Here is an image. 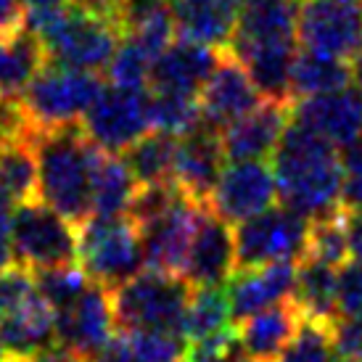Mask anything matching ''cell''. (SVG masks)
Wrapping results in <instances>:
<instances>
[{
	"instance_id": "cell-1",
	"label": "cell",
	"mask_w": 362,
	"mask_h": 362,
	"mask_svg": "<svg viewBox=\"0 0 362 362\" xmlns=\"http://www.w3.org/2000/svg\"><path fill=\"white\" fill-rule=\"evenodd\" d=\"M278 199L307 220H320L344 209L341 151L317 132L288 122L272 153Z\"/></svg>"
},
{
	"instance_id": "cell-36",
	"label": "cell",
	"mask_w": 362,
	"mask_h": 362,
	"mask_svg": "<svg viewBox=\"0 0 362 362\" xmlns=\"http://www.w3.org/2000/svg\"><path fill=\"white\" fill-rule=\"evenodd\" d=\"M151 64L153 59L143 51L138 42H132L130 37H122L119 48H117V53H114V59L109 61L106 69H109L111 85L146 90L148 80H151Z\"/></svg>"
},
{
	"instance_id": "cell-50",
	"label": "cell",
	"mask_w": 362,
	"mask_h": 362,
	"mask_svg": "<svg viewBox=\"0 0 362 362\" xmlns=\"http://www.w3.org/2000/svg\"><path fill=\"white\" fill-rule=\"evenodd\" d=\"M0 362H8L6 360V352H3V344H0Z\"/></svg>"
},
{
	"instance_id": "cell-25",
	"label": "cell",
	"mask_w": 362,
	"mask_h": 362,
	"mask_svg": "<svg viewBox=\"0 0 362 362\" xmlns=\"http://www.w3.org/2000/svg\"><path fill=\"white\" fill-rule=\"evenodd\" d=\"M339 267L328 262L302 257L296 262V286H293V302L302 310L304 317L336 322L339 320Z\"/></svg>"
},
{
	"instance_id": "cell-41",
	"label": "cell",
	"mask_w": 362,
	"mask_h": 362,
	"mask_svg": "<svg viewBox=\"0 0 362 362\" xmlns=\"http://www.w3.org/2000/svg\"><path fill=\"white\" fill-rule=\"evenodd\" d=\"M333 341L341 362H362V317H339L333 325Z\"/></svg>"
},
{
	"instance_id": "cell-47",
	"label": "cell",
	"mask_w": 362,
	"mask_h": 362,
	"mask_svg": "<svg viewBox=\"0 0 362 362\" xmlns=\"http://www.w3.org/2000/svg\"><path fill=\"white\" fill-rule=\"evenodd\" d=\"M352 82H354V90L360 93L362 98V53L357 59H352Z\"/></svg>"
},
{
	"instance_id": "cell-8",
	"label": "cell",
	"mask_w": 362,
	"mask_h": 362,
	"mask_svg": "<svg viewBox=\"0 0 362 362\" xmlns=\"http://www.w3.org/2000/svg\"><path fill=\"white\" fill-rule=\"evenodd\" d=\"M310 222L291 206H270L238 222L235 270L262 267L270 262H299L307 252Z\"/></svg>"
},
{
	"instance_id": "cell-12",
	"label": "cell",
	"mask_w": 362,
	"mask_h": 362,
	"mask_svg": "<svg viewBox=\"0 0 362 362\" xmlns=\"http://www.w3.org/2000/svg\"><path fill=\"white\" fill-rule=\"evenodd\" d=\"M204 209H206V204L193 202L180 191V196L161 214L141 225L138 230H141L146 264L153 270L182 272L185 254L191 249L193 233L202 222Z\"/></svg>"
},
{
	"instance_id": "cell-33",
	"label": "cell",
	"mask_w": 362,
	"mask_h": 362,
	"mask_svg": "<svg viewBox=\"0 0 362 362\" xmlns=\"http://www.w3.org/2000/svg\"><path fill=\"white\" fill-rule=\"evenodd\" d=\"M333 325L336 322L302 317L299 328L291 336V341L286 344L278 362H339Z\"/></svg>"
},
{
	"instance_id": "cell-40",
	"label": "cell",
	"mask_w": 362,
	"mask_h": 362,
	"mask_svg": "<svg viewBox=\"0 0 362 362\" xmlns=\"http://www.w3.org/2000/svg\"><path fill=\"white\" fill-rule=\"evenodd\" d=\"M341 164H344L341 204L344 209H357V206H362V132L349 146L341 148Z\"/></svg>"
},
{
	"instance_id": "cell-38",
	"label": "cell",
	"mask_w": 362,
	"mask_h": 362,
	"mask_svg": "<svg viewBox=\"0 0 362 362\" xmlns=\"http://www.w3.org/2000/svg\"><path fill=\"white\" fill-rule=\"evenodd\" d=\"M37 293V281L35 272L21 267V264H8L0 270V317L30 302Z\"/></svg>"
},
{
	"instance_id": "cell-13",
	"label": "cell",
	"mask_w": 362,
	"mask_h": 362,
	"mask_svg": "<svg viewBox=\"0 0 362 362\" xmlns=\"http://www.w3.org/2000/svg\"><path fill=\"white\" fill-rule=\"evenodd\" d=\"M114 328L117 317H114L111 288L95 281L69 307L56 312V341L82 362H90V357L101 349Z\"/></svg>"
},
{
	"instance_id": "cell-30",
	"label": "cell",
	"mask_w": 362,
	"mask_h": 362,
	"mask_svg": "<svg viewBox=\"0 0 362 362\" xmlns=\"http://www.w3.org/2000/svg\"><path fill=\"white\" fill-rule=\"evenodd\" d=\"M175 148L177 138L159 130H148L143 138L132 143L124 151V161L132 170L138 185H153V182H175Z\"/></svg>"
},
{
	"instance_id": "cell-2",
	"label": "cell",
	"mask_w": 362,
	"mask_h": 362,
	"mask_svg": "<svg viewBox=\"0 0 362 362\" xmlns=\"http://www.w3.org/2000/svg\"><path fill=\"white\" fill-rule=\"evenodd\" d=\"M37 156V196L80 228L93 214V167L98 146L80 122L32 130Z\"/></svg>"
},
{
	"instance_id": "cell-15",
	"label": "cell",
	"mask_w": 362,
	"mask_h": 362,
	"mask_svg": "<svg viewBox=\"0 0 362 362\" xmlns=\"http://www.w3.org/2000/svg\"><path fill=\"white\" fill-rule=\"evenodd\" d=\"M225 151L220 143V130L202 122L199 127L177 138L172 180L188 199L209 206L211 191L225 170Z\"/></svg>"
},
{
	"instance_id": "cell-43",
	"label": "cell",
	"mask_w": 362,
	"mask_h": 362,
	"mask_svg": "<svg viewBox=\"0 0 362 362\" xmlns=\"http://www.w3.org/2000/svg\"><path fill=\"white\" fill-rule=\"evenodd\" d=\"M16 202L3 185H0V270L13 264V252H11V220H13Z\"/></svg>"
},
{
	"instance_id": "cell-42",
	"label": "cell",
	"mask_w": 362,
	"mask_h": 362,
	"mask_svg": "<svg viewBox=\"0 0 362 362\" xmlns=\"http://www.w3.org/2000/svg\"><path fill=\"white\" fill-rule=\"evenodd\" d=\"M32 127L27 124L24 114H21V106L16 98H0V146L8 141V138H16V135H24L30 132Z\"/></svg>"
},
{
	"instance_id": "cell-39",
	"label": "cell",
	"mask_w": 362,
	"mask_h": 362,
	"mask_svg": "<svg viewBox=\"0 0 362 362\" xmlns=\"http://www.w3.org/2000/svg\"><path fill=\"white\" fill-rule=\"evenodd\" d=\"M339 317H362V259L344 262L339 267Z\"/></svg>"
},
{
	"instance_id": "cell-26",
	"label": "cell",
	"mask_w": 362,
	"mask_h": 362,
	"mask_svg": "<svg viewBox=\"0 0 362 362\" xmlns=\"http://www.w3.org/2000/svg\"><path fill=\"white\" fill-rule=\"evenodd\" d=\"M296 16L293 0H238L233 40H296Z\"/></svg>"
},
{
	"instance_id": "cell-23",
	"label": "cell",
	"mask_w": 362,
	"mask_h": 362,
	"mask_svg": "<svg viewBox=\"0 0 362 362\" xmlns=\"http://www.w3.org/2000/svg\"><path fill=\"white\" fill-rule=\"evenodd\" d=\"M302 317V310L296 307L293 299H283V302L241 320L238 336L246 349V357L254 362H278L286 344L291 341V336L299 328Z\"/></svg>"
},
{
	"instance_id": "cell-24",
	"label": "cell",
	"mask_w": 362,
	"mask_h": 362,
	"mask_svg": "<svg viewBox=\"0 0 362 362\" xmlns=\"http://www.w3.org/2000/svg\"><path fill=\"white\" fill-rule=\"evenodd\" d=\"M185 339L180 333L117 328L90 362H182Z\"/></svg>"
},
{
	"instance_id": "cell-52",
	"label": "cell",
	"mask_w": 362,
	"mask_h": 362,
	"mask_svg": "<svg viewBox=\"0 0 362 362\" xmlns=\"http://www.w3.org/2000/svg\"><path fill=\"white\" fill-rule=\"evenodd\" d=\"M252 362H254V360H252Z\"/></svg>"
},
{
	"instance_id": "cell-32",
	"label": "cell",
	"mask_w": 362,
	"mask_h": 362,
	"mask_svg": "<svg viewBox=\"0 0 362 362\" xmlns=\"http://www.w3.org/2000/svg\"><path fill=\"white\" fill-rule=\"evenodd\" d=\"M148 119H151V130L167 132L175 138L191 132L204 122L196 95L167 90L148 93Z\"/></svg>"
},
{
	"instance_id": "cell-49",
	"label": "cell",
	"mask_w": 362,
	"mask_h": 362,
	"mask_svg": "<svg viewBox=\"0 0 362 362\" xmlns=\"http://www.w3.org/2000/svg\"><path fill=\"white\" fill-rule=\"evenodd\" d=\"M27 8H51V6H64L66 0H21Z\"/></svg>"
},
{
	"instance_id": "cell-3",
	"label": "cell",
	"mask_w": 362,
	"mask_h": 362,
	"mask_svg": "<svg viewBox=\"0 0 362 362\" xmlns=\"http://www.w3.org/2000/svg\"><path fill=\"white\" fill-rule=\"evenodd\" d=\"M24 27L37 35L48 61L74 69L101 71L109 66L122 42V27L90 16L74 6L30 8Z\"/></svg>"
},
{
	"instance_id": "cell-14",
	"label": "cell",
	"mask_w": 362,
	"mask_h": 362,
	"mask_svg": "<svg viewBox=\"0 0 362 362\" xmlns=\"http://www.w3.org/2000/svg\"><path fill=\"white\" fill-rule=\"evenodd\" d=\"M259 98L262 93L257 90V85L249 77L246 66L238 61V56L230 48H222L217 66L199 93L202 119L214 130H222L225 124L252 111L259 103Z\"/></svg>"
},
{
	"instance_id": "cell-37",
	"label": "cell",
	"mask_w": 362,
	"mask_h": 362,
	"mask_svg": "<svg viewBox=\"0 0 362 362\" xmlns=\"http://www.w3.org/2000/svg\"><path fill=\"white\" fill-rule=\"evenodd\" d=\"M182 362H249V357L241 344L238 328L228 325L225 331L185 344Z\"/></svg>"
},
{
	"instance_id": "cell-19",
	"label": "cell",
	"mask_w": 362,
	"mask_h": 362,
	"mask_svg": "<svg viewBox=\"0 0 362 362\" xmlns=\"http://www.w3.org/2000/svg\"><path fill=\"white\" fill-rule=\"evenodd\" d=\"M293 286H296V262H270L262 267L235 270L225 286L233 320L241 322L283 299H291Z\"/></svg>"
},
{
	"instance_id": "cell-18",
	"label": "cell",
	"mask_w": 362,
	"mask_h": 362,
	"mask_svg": "<svg viewBox=\"0 0 362 362\" xmlns=\"http://www.w3.org/2000/svg\"><path fill=\"white\" fill-rule=\"evenodd\" d=\"M291 119L344 148L362 132V98L349 88L307 95L293 101Z\"/></svg>"
},
{
	"instance_id": "cell-46",
	"label": "cell",
	"mask_w": 362,
	"mask_h": 362,
	"mask_svg": "<svg viewBox=\"0 0 362 362\" xmlns=\"http://www.w3.org/2000/svg\"><path fill=\"white\" fill-rule=\"evenodd\" d=\"M346 233H349V254L362 259V206L346 209Z\"/></svg>"
},
{
	"instance_id": "cell-20",
	"label": "cell",
	"mask_w": 362,
	"mask_h": 362,
	"mask_svg": "<svg viewBox=\"0 0 362 362\" xmlns=\"http://www.w3.org/2000/svg\"><path fill=\"white\" fill-rule=\"evenodd\" d=\"M222 48H211L193 40H172L151 64V90L167 93H185V95H199L204 82L209 80Z\"/></svg>"
},
{
	"instance_id": "cell-51",
	"label": "cell",
	"mask_w": 362,
	"mask_h": 362,
	"mask_svg": "<svg viewBox=\"0 0 362 362\" xmlns=\"http://www.w3.org/2000/svg\"><path fill=\"white\" fill-rule=\"evenodd\" d=\"M339 362H341V360H339Z\"/></svg>"
},
{
	"instance_id": "cell-22",
	"label": "cell",
	"mask_w": 362,
	"mask_h": 362,
	"mask_svg": "<svg viewBox=\"0 0 362 362\" xmlns=\"http://www.w3.org/2000/svg\"><path fill=\"white\" fill-rule=\"evenodd\" d=\"M180 37L211 48H230L238 24V0H170Z\"/></svg>"
},
{
	"instance_id": "cell-10",
	"label": "cell",
	"mask_w": 362,
	"mask_h": 362,
	"mask_svg": "<svg viewBox=\"0 0 362 362\" xmlns=\"http://www.w3.org/2000/svg\"><path fill=\"white\" fill-rule=\"evenodd\" d=\"M296 40L344 61L357 59L362 53V0H302Z\"/></svg>"
},
{
	"instance_id": "cell-34",
	"label": "cell",
	"mask_w": 362,
	"mask_h": 362,
	"mask_svg": "<svg viewBox=\"0 0 362 362\" xmlns=\"http://www.w3.org/2000/svg\"><path fill=\"white\" fill-rule=\"evenodd\" d=\"M304 257L328 262L341 267L349 254V233H346V209H339L336 214L320 217L310 222V238Z\"/></svg>"
},
{
	"instance_id": "cell-35",
	"label": "cell",
	"mask_w": 362,
	"mask_h": 362,
	"mask_svg": "<svg viewBox=\"0 0 362 362\" xmlns=\"http://www.w3.org/2000/svg\"><path fill=\"white\" fill-rule=\"evenodd\" d=\"M37 281V291L42 293V299L51 304L53 312L69 307L77 296H82V291L90 286L88 272L77 267V264H61V267H48V270L35 272Z\"/></svg>"
},
{
	"instance_id": "cell-11",
	"label": "cell",
	"mask_w": 362,
	"mask_h": 362,
	"mask_svg": "<svg viewBox=\"0 0 362 362\" xmlns=\"http://www.w3.org/2000/svg\"><path fill=\"white\" fill-rule=\"evenodd\" d=\"M278 202L275 172L264 159H243L225 164L209 199V209L230 225L249 220Z\"/></svg>"
},
{
	"instance_id": "cell-45",
	"label": "cell",
	"mask_w": 362,
	"mask_h": 362,
	"mask_svg": "<svg viewBox=\"0 0 362 362\" xmlns=\"http://www.w3.org/2000/svg\"><path fill=\"white\" fill-rule=\"evenodd\" d=\"M27 21V11L21 0H0V35L3 37H13L16 32L24 30Z\"/></svg>"
},
{
	"instance_id": "cell-4",
	"label": "cell",
	"mask_w": 362,
	"mask_h": 362,
	"mask_svg": "<svg viewBox=\"0 0 362 362\" xmlns=\"http://www.w3.org/2000/svg\"><path fill=\"white\" fill-rule=\"evenodd\" d=\"M193 286L180 272L141 270L111 288L114 317L127 331L180 333L182 315L188 307Z\"/></svg>"
},
{
	"instance_id": "cell-16",
	"label": "cell",
	"mask_w": 362,
	"mask_h": 362,
	"mask_svg": "<svg viewBox=\"0 0 362 362\" xmlns=\"http://www.w3.org/2000/svg\"><path fill=\"white\" fill-rule=\"evenodd\" d=\"M235 272V230L209 206L193 233L191 249L185 254L182 278L191 286H228Z\"/></svg>"
},
{
	"instance_id": "cell-21",
	"label": "cell",
	"mask_w": 362,
	"mask_h": 362,
	"mask_svg": "<svg viewBox=\"0 0 362 362\" xmlns=\"http://www.w3.org/2000/svg\"><path fill=\"white\" fill-rule=\"evenodd\" d=\"M230 51L238 56L262 98L291 103V64L296 40H233Z\"/></svg>"
},
{
	"instance_id": "cell-28",
	"label": "cell",
	"mask_w": 362,
	"mask_h": 362,
	"mask_svg": "<svg viewBox=\"0 0 362 362\" xmlns=\"http://www.w3.org/2000/svg\"><path fill=\"white\" fill-rule=\"evenodd\" d=\"M352 82V66L339 56L322 51H296L291 64V95L296 98H307V95H317V93L339 90Z\"/></svg>"
},
{
	"instance_id": "cell-17",
	"label": "cell",
	"mask_w": 362,
	"mask_h": 362,
	"mask_svg": "<svg viewBox=\"0 0 362 362\" xmlns=\"http://www.w3.org/2000/svg\"><path fill=\"white\" fill-rule=\"evenodd\" d=\"M291 106L293 101L286 103L264 98L252 111H246L243 117L225 124L220 130V143L228 161L272 156L283 132L288 127V122H291Z\"/></svg>"
},
{
	"instance_id": "cell-29",
	"label": "cell",
	"mask_w": 362,
	"mask_h": 362,
	"mask_svg": "<svg viewBox=\"0 0 362 362\" xmlns=\"http://www.w3.org/2000/svg\"><path fill=\"white\" fill-rule=\"evenodd\" d=\"M233 320L230 299L225 286H196L191 291L185 315H182L180 336L188 341L206 339L211 333L225 331Z\"/></svg>"
},
{
	"instance_id": "cell-7",
	"label": "cell",
	"mask_w": 362,
	"mask_h": 362,
	"mask_svg": "<svg viewBox=\"0 0 362 362\" xmlns=\"http://www.w3.org/2000/svg\"><path fill=\"white\" fill-rule=\"evenodd\" d=\"M77 225L48 204L30 199L16 204L11 220L13 262L27 270H48L77 262Z\"/></svg>"
},
{
	"instance_id": "cell-6",
	"label": "cell",
	"mask_w": 362,
	"mask_h": 362,
	"mask_svg": "<svg viewBox=\"0 0 362 362\" xmlns=\"http://www.w3.org/2000/svg\"><path fill=\"white\" fill-rule=\"evenodd\" d=\"M77 259L90 281L117 288L146 264L138 225L127 214H90L77 228Z\"/></svg>"
},
{
	"instance_id": "cell-5",
	"label": "cell",
	"mask_w": 362,
	"mask_h": 362,
	"mask_svg": "<svg viewBox=\"0 0 362 362\" xmlns=\"http://www.w3.org/2000/svg\"><path fill=\"white\" fill-rule=\"evenodd\" d=\"M101 90L103 80L95 71L45 61L16 101L32 130H48L80 122Z\"/></svg>"
},
{
	"instance_id": "cell-48",
	"label": "cell",
	"mask_w": 362,
	"mask_h": 362,
	"mask_svg": "<svg viewBox=\"0 0 362 362\" xmlns=\"http://www.w3.org/2000/svg\"><path fill=\"white\" fill-rule=\"evenodd\" d=\"M8 40L11 37L0 35V82H3V74H6V64H8Z\"/></svg>"
},
{
	"instance_id": "cell-27",
	"label": "cell",
	"mask_w": 362,
	"mask_h": 362,
	"mask_svg": "<svg viewBox=\"0 0 362 362\" xmlns=\"http://www.w3.org/2000/svg\"><path fill=\"white\" fill-rule=\"evenodd\" d=\"M135 191L138 180L127 167V161L119 159V153L98 148L93 167V214L101 217L127 214Z\"/></svg>"
},
{
	"instance_id": "cell-31",
	"label": "cell",
	"mask_w": 362,
	"mask_h": 362,
	"mask_svg": "<svg viewBox=\"0 0 362 362\" xmlns=\"http://www.w3.org/2000/svg\"><path fill=\"white\" fill-rule=\"evenodd\" d=\"M0 185L16 204L37 196V156L32 146V130L0 146Z\"/></svg>"
},
{
	"instance_id": "cell-44",
	"label": "cell",
	"mask_w": 362,
	"mask_h": 362,
	"mask_svg": "<svg viewBox=\"0 0 362 362\" xmlns=\"http://www.w3.org/2000/svg\"><path fill=\"white\" fill-rule=\"evenodd\" d=\"M69 3L74 6V8L90 13V16H98V19H106V21L119 24L122 11H124V3H127V0H69ZM119 27H122V24H119Z\"/></svg>"
},
{
	"instance_id": "cell-9",
	"label": "cell",
	"mask_w": 362,
	"mask_h": 362,
	"mask_svg": "<svg viewBox=\"0 0 362 362\" xmlns=\"http://www.w3.org/2000/svg\"><path fill=\"white\" fill-rule=\"evenodd\" d=\"M82 130L101 151H127L132 143L151 130L148 93L119 85L103 88L90 109L85 111Z\"/></svg>"
}]
</instances>
